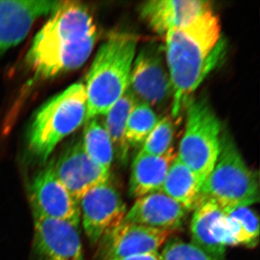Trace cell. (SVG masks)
<instances>
[{
	"instance_id": "1",
	"label": "cell",
	"mask_w": 260,
	"mask_h": 260,
	"mask_svg": "<svg viewBox=\"0 0 260 260\" xmlns=\"http://www.w3.org/2000/svg\"><path fill=\"white\" fill-rule=\"evenodd\" d=\"M165 38L164 54L172 85V114L177 118L223 57L226 45L213 10L170 30Z\"/></svg>"
},
{
	"instance_id": "2",
	"label": "cell",
	"mask_w": 260,
	"mask_h": 260,
	"mask_svg": "<svg viewBox=\"0 0 260 260\" xmlns=\"http://www.w3.org/2000/svg\"><path fill=\"white\" fill-rule=\"evenodd\" d=\"M50 15L26 55L30 69L45 79L83 66L97 39L93 16L80 2H61Z\"/></svg>"
},
{
	"instance_id": "3",
	"label": "cell",
	"mask_w": 260,
	"mask_h": 260,
	"mask_svg": "<svg viewBox=\"0 0 260 260\" xmlns=\"http://www.w3.org/2000/svg\"><path fill=\"white\" fill-rule=\"evenodd\" d=\"M136 49V38L124 32L113 34L99 48L85 85L86 121L105 115L129 88Z\"/></svg>"
},
{
	"instance_id": "4",
	"label": "cell",
	"mask_w": 260,
	"mask_h": 260,
	"mask_svg": "<svg viewBox=\"0 0 260 260\" xmlns=\"http://www.w3.org/2000/svg\"><path fill=\"white\" fill-rule=\"evenodd\" d=\"M259 196L257 174L248 167L232 136L223 132L218 160L202 186L200 202L212 200L227 211L250 207Z\"/></svg>"
},
{
	"instance_id": "5",
	"label": "cell",
	"mask_w": 260,
	"mask_h": 260,
	"mask_svg": "<svg viewBox=\"0 0 260 260\" xmlns=\"http://www.w3.org/2000/svg\"><path fill=\"white\" fill-rule=\"evenodd\" d=\"M86 91L75 83L46 103L36 114L28 132L30 153L44 162L56 145L86 122Z\"/></svg>"
},
{
	"instance_id": "6",
	"label": "cell",
	"mask_w": 260,
	"mask_h": 260,
	"mask_svg": "<svg viewBox=\"0 0 260 260\" xmlns=\"http://www.w3.org/2000/svg\"><path fill=\"white\" fill-rule=\"evenodd\" d=\"M186 107L185 131L177 156L203 186L220 153V122L205 99H190Z\"/></svg>"
},
{
	"instance_id": "7",
	"label": "cell",
	"mask_w": 260,
	"mask_h": 260,
	"mask_svg": "<svg viewBox=\"0 0 260 260\" xmlns=\"http://www.w3.org/2000/svg\"><path fill=\"white\" fill-rule=\"evenodd\" d=\"M129 88L138 102L160 107L172 98V85L166 62L164 47L149 44L135 56Z\"/></svg>"
},
{
	"instance_id": "8",
	"label": "cell",
	"mask_w": 260,
	"mask_h": 260,
	"mask_svg": "<svg viewBox=\"0 0 260 260\" xmlns=\"http://www.w3.org/2000/svg\"><path fill=\"white\" fill-rule=\"evenodd\" d=\"M84 231L93 245L125 217V203L110 181L93 188L79 202Z\"/></svg>"
},
{
	"instance_id": "9",
	"label": "cell",
	"mask_w": 260,
	"mask_h": 260,
	"mask_svg": "<svg viewBox=\"0 0 260 260\" xmlns=\"http://www.w3.org/2000/svg\"><path fill=\"white\" fill-rule=\"evenodd\" d=\"M29 195L32 214L65 220L79 227V203L56 177L50 164L32 179Z\"/></svg>"
},
{
	"instance_id": "10",
	"label": "cell",
	"mask_w": 260,
	"mask_h": 260,
	"mask_svg": "<svg viewBox=\"0 0 260 260\" xmlns=\"http://www.w3.org/2000/svg\"><path fill=\"white\" fill-rule=\"evenodd\" d=\"M50 164L54 174L79 203L89 190L109 181L110 172L85 153L81 141L70 145Z\"/></svg>"
},
{
	"instance_id": "11",
	"label": "cell",
	"mask_w": 260,
	"mask_h": 260,
	"mask_svg": "<svg viewBox=\"0 0 260 260\" xmlns=\"http://www.w3.org/2000/svg\"><path fill=\"white\" fill-rule=\"evenodd\" d=\"M34 250L42 260H85L78 227L34 214Z\"/></svg>"
},
{
	"instance_id": "12",
	"label": "cell",
	"mask_w": 260,
	"mask_h": 260,
	"mask_svg": "<svg viewBox=\"0 0 260 260\" xmlns=\"http://www.w3.org/2000/svg\"><path fill=\"white\" fill-rule=\"evenodd\" d=\"M173 232L122 220L99 242V256L108 260L158 251Z\"/></svg>"
},
{
	"instance_id": "13",
	"label": "cell",
	"mask_w": 260,
	"mask_h": 260,
	"mask_svg": "<svg viewBox=\"0 0 260 260\" xmlns=\"http://www.w3.org/2000/svg\"><path fill=\"white\" fill-rule=\"evenodd\" d=\"M60 1L0 0V54L20 44L36 20L51 15Z\"/></svg>"
},
{
	"instance_id": "14",
	"label": "cell",
	"mask_w": 260,
	"mask_h": 260,
	"mask_svg": "<svg viewBox=\"0 0 260 260\" xmlns=\"http://www.w3.org/2000/svg\"><path fill=\"white\" fill-rule=\"evenodd\" d=\"M211 10V3L204 0H150L140 11L152 30L165 36Z\"/></svg>"
},
{
	"instance_id": "15",
	"label": "cell",
	"mask_w": 260,
	"mask_h": 260,
	"mask_svg": "<svg viewBox=\"0 0 260 260\" xmlns=\"http://www.w3.org/2000/svg\"><path fill=\"white\" fill-rule=\"evenodd\" d=\"M187 212L182 205L160 191L138 198L123 220L174 232L181 226Z\"/></svg>"
},
{
	"instance_id": "16",
	"label": "cell",
	"mask_w": 260,
	"mask_h": 260,
	"mask_svg": "<svg viewBox=\"0 0 260 260\" xmlns=\"http://www.w3.org/2000/svg\"><path fill=\"white\" fill-rule=\"evenodd\" d=\"M177 156L173 150L164 155H149L140 151L132 165L129 192L132 198L161 191L169 167Z\"/></svg>"
},
{
	"instance_id": "17",
	"label": "cell",
	"mask_w": 260,
	"mask_h": 260,
	"mask_svg": "<svg viewBox=\"0 0 260 260\" xmlns=\"http://www.w3.org/2000/svg\"><path fill=\"white\" fill-rule=\"evenodd\" d=\"M191 223V243L213 255L225 257V246L219 236V220L224 210L215 202L203 200L194 210Z\"/></svg>"
},
{
	"instance_id": "18",
	"label": "cell",
	"mask_w": 260,
	"mask_h": 260,
	"mask_svg": "<svg viewBox=\"0 0 260 260\" xmlns=\"http://www.w3.org/2000/svg\"><path fill=\"white\" fill-rule=\"evenodd\" d=\"M220 226L225 247L242 245L254 248L259 243V217L249 207L224 211Z\"/></svg>"
},
{
	"instance_id": "19",
	"label": "cell",
	"mask_w": 260,
	"mask_h": 260,
	"mask_svg": "<svg viewBox=\"0 0 260 260\" xmlns=\"http://www.w3.org/2000/svg\"><path fill=\"white\" fill-rule=\"evenodd\" d=\"M201 187L193 172L176 156L162 184V192L182 205L187 211H190L200 204Z\"/></svg>"
},
{
	"instance_id": "20",
	"label": "cell",
	"mask_w": 260,
	"mask_h": 260,
	"mask_svg": "<svg viewBox=\"0 0 260 260\" xmlns=\"http://www.w3.org/2000/svg\"><path fill=\"white\" fill-rule=\"evenodd\" d=\"M138 102L129 88L105 114L104 127L112 140L114 150L122 162L127 160L129 146L126 140L125 133L128 118Z\"/></svg>"
},
{
	"instance_id": "21",
	"label": "cell",
	"mask_w": 260,
	"mask_h": 260,
	"mask_svg": "<svg viewBox=\"0 0 260 260\" xmlns=\"http://www.w3.org/2000/svg\"><path fill=\"white\" fill-rule=\"evenodd\" d=\"M85 123L81 141L85 153L99 166L110 170L114 156V147L110 137L97 117Z\"/></svg>"
},
{
	"instance_id": "22",
	"label": "cell",
	"mask_w": 260,
	"mask_h": 260,
	"mask_svg": "<svg viewBox=\"0 0 260 260\" xmlns=\"http://www.w3.org/2000/svg\"><path fill=\"white\" fill-rule=\"evenodd\" d=\"M160 119L148 104L137 102L126 123L125 137L129 146L143 144Z\"/></svg>"
},
{
	"instance_id": "23",
	"label": "cell",
	"mask_w": 260,
	"mask_h": 260,
	"mask_svg": "<svg viewBox=\"0 0 260 260\" xmlns=\"http://www.w3.org/2000/svg\"><path fill=\"white\" fill-rule=\"evenodd\" d=\"M174 135V124L172 119L169 117L160 118L145 140L140 151L158 156L165 155L173 150L172 145Z\"/></svg>"
},
{
	"instance_id": "24",
	"label": "cell",
	"mask_w": 260,
	"mask_h": 260,
	"mask_svg": "<svg viewBox=\"0 0 260 260\" xmlns=\"http://www.w3.org/2000/svg\"><path fill=\"white\" fill-rule=\"evenodd\" d=\"M161 260H225L207 252L191 242L172 239L164 246Z\"/></svg>"
},
{
	"instance_id": "25",
	"label": "cell",
	"mask_w": 260,
	"mask_h": 260,
	"mask_svg": "<svg viewBox=\"0 0 260 260\" xmlns=\"http://www.w3.org/2000/svg\"><path fill=\"white\" fill-rule=\"evenodd\" d=\"M108 260H161V258H160V254L158 251H155L143 253V254H135V255L113 258V259Z\"/></svg>"
}]
</instances>
